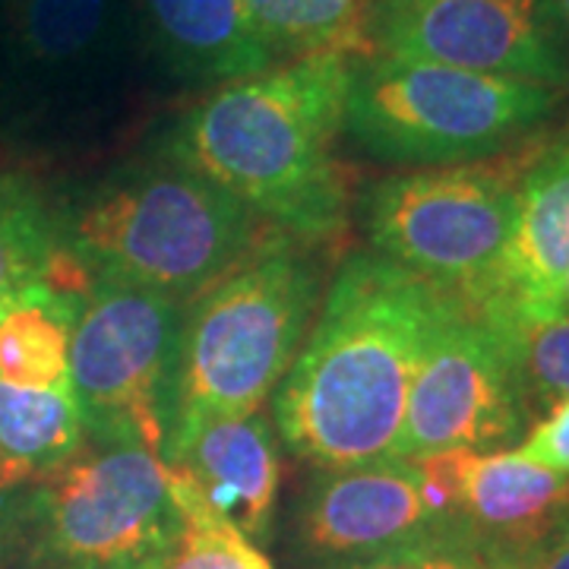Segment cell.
Instances as JSON below:
<instances>
[{
  "instance_id": "1",
  "label": "cell",
  "mask_w": 569,
  "mask_h": 569,
  "mask_svg": "<svg viewBox=\"0 0 569 569\" xmlns=\"http://www.w3.org/2000/svg\"><path fill=\"white\" fill-rule=\"evenodd\" d=\"M456 295L373 250L351 253L276 389L284 447L317 468L396 459L411 380Z\"/></svg>"
},
{
  "instance_id": "2",
  "label": "cell",
  "mask_w": 569,
  "mask_h": 569,
  "mask_svg": "<svg viewBox=\"0 0 569 569\" xmlns=\"http://www.w3.org/2000/svg\"><path fill=\"white\" fill-rule=\"evenodd\" d=\"M348 73V54H313L224 82L181 114L162 156L219 183L301 244L336 241L351 212L348 174L332 152Z\"/></svg>"
},
{
  "instance_id": "3",
  "label": "cell",
  "mask_w": 569,
  "mask_h": 569,
  "mask_svg": "<svg viewBox=\"0 0 569 569\" xmlns=\"http://www.w3.org/2000/svg\"><path fill=\"white\" fill-rule=\"evenodd\" d=\"M323 301L313 250L272 228L183 305L162 462L216 418L253 415L276 396Z\"/></svg>"
},
{
  "instance_id": "4",
  "label": "cell",
  "mask_w": 569,
  "mask_h": 569,
  "mask_svg": "<svg viewBox=\"0 0 569 569\" xmlns=\"http://www.w3.org/2000/svg\"><path fill=\"white\" fill-rule=\"evenodd\" d=\"M61 250L92 282L137 284L187 305L272 224L219 183L162 156L114 168L58 209Z\"/></svg>"
},
{
  "instance_id": "5",
  "label": "cell",
  "mask_w": 569,
  "mask_h": 569,
  "mask_svg": "<svg viewBox=\"0 0 569 569\" xmlns=\"http://www.w3.org/2000/svg\"><path fill=\"white\" fill-rule=\"evenodd\" d=\"M560 96L538 82L367 51L351 58L342 130L377 162L471 164L529 140Z\"/></svg>"
},
{
  "instance_id": "6",
  "label": "cell",
  "mask_w": 569,
  "mask_h": 569,
  "mask_svg": "<svg viewBox=\"0 0 569 569\" xmlns=\"http://www.w3.org/2000/svg\"><path fill=\"white\" fill-rule=\"evenodd\" d=\"M159 456L92 443L0 497V569H130L181 529Z\"/></svg>"
},
{
  "instance_id": "7",
  "label": "cell",
  "mask_w": 569,
  "mask_h": 569,
  "mask_svg": "<svg viewBox=\"0 0 569 569\" xmlns=\"http://www.w3.org/2000/svg\"><path fill=\"white\" fill-rule=\"evenodd\" d=\"M137 32L133 0H0V127L67 140L108 123Z\"/></svg>"
},
{
  "instance_id": "8",
  "label": "cell",
  "mask_w": 569,
  "mask_h": 569,
  "mask_svg": "<svg viewBox=\"0 0 569 569\" xmlns=\"http://www.w3.org/2000/svg\"><path fill=\"white\" fill-rule=\"evenodd\" d=\"M526 162L415 168L373 183L365 197L370 250L447 291L481 295L507 253Z\"/></svg>"
},
{
  "instance_id": "9",
  "label": "cell",
  "mask_w": 569,
  "mask_h": 569,
  "mask_svg": "<svg viewBox=\"0 0 569 569\" xmlns=\"http://www.w3.org/2000/svg\"><path fill=\"white\" fill-rule=\"evenodd\" d=\"M183 305L137 284L92 282L70 339V387L86 440L162 459Z\"/></svg>"
},
{
  "instance_id": "10",
  "label": "cell",
  "mask_w": 569,
  "mask_h": 569,
  "mask_svg": "<svg viewBox=\"0 0 569 569\" xmlns=\"http://www.w3.org/2000/svg\"><path fill=\"white\" fill-rule=\"evenodd\" d=\"M529 421L519 332L503 310L456 295L408 392L396 459L503 447Z\"/></svg>"
},
{
  "instance_id": "11",
  "label": "cell",
  "mask_w": 569,
  "mask_h": 569,
  "mask_svg": "<svg viewBox=\"0 0 569 569\" xmlns=\"http://www.w3.org/2000/svg\"><path fill=\"white\" fill-rule=\"evenodd\" d=\"M377 54L569 89V32L550 0H370Z\"/></svg>"
},
{
  "instance_id": "12",
  "label": "cell",
  "mask_w": 569,
  "mask_h": 569,
  "mask_svg": "<svg viewBox=\"0 0 569 569\" xmlns=\"http://www.w3.org/2000/svg\"><path fill=\"white\" fill-rule=\"evenodd\" d=\"M437 541H468L427 507L411 459L317 468L288 516V553L301 569H351Z\"/></svg>"
},
{
  "instance_id": "13",
  "label": "cell",
  "mask_w": 569,
  "mask_h": 569,
  "mask_svg": "<svg viewBox=\"0 0 569 569\" xmlns=\"http://www.w3.org/2000/svg\"><path fill=\"white\" fill-rule=\"evenodd\" d=\"M569 266V123L522 168L516 219L497 276L475 301L516 323L560 317V284Z\"/></svg>"
},
{
  "instance_id": "14",
  "label": "cell",
  "mask_w": 569,
  "mask_h": 569,
  "mask_svg": "<svg viewBox=\"0 0 569 569\" xmlns=\"http://www.w3.org/2000/svg\"><path fill=\"white\" fill-rule=\"evenodd\" d=\"M279 433L263 411L206 421L164 466L181 468L206 503L250 545H263L276 522Z\"/></svg>"
},
{
  "instance_id": "15",
  "label": "cell",
  "mask_w": 569,
  "mask_h": 569,
  "mask_svg": "<svg viewBox=\"0 0 569 569\" xmlns=\"http://www.w3.org/2000/svg\"><path fill=\"white\" fill-rule=\"evenodd\" d=\"M569 507V478L519 449L471 452L462 481V522L481 560H519Z\"/></svg>"
},
{
  "instance_id": "16",
  "label": "cell",
  "mask_w": 569,
  "mask_h": 569,
  "mask_svg": "<svg viewBox=\"0 0 569 569\" xmlns=\"http://www.w3.org/2000/svg\"><path fill=\"white\" fill-rule=\"evenodd\" d=\"M146 39L174 80L224 86L272 67L241 0H133Z\"/></svg>"
},
{
  "instance_id": "17",
  "label": "cell",
  "mask_w": 569,
  "mask_h": 569,
  "mask_svg": "<svg viewBox=\"0 0 569 569\" xmlns=\"http://www.w3.org/2000/svg\"><path fill=\"white\" fill-rule=\"evenodd\" d=\"M86 447L73 387L29 389L0 380V497L41 481Z\"/></svg>"
},
{
  "instance_id": "18",
  "label": "cell",
  "mask_w": 569,
  "mask_h": 569,
  "mask_svg": "<svg viewBox=\"0 0 569 569\" xmlns=\"http://www.w3.org/2000/svg\"><path fill=\"white\" fill-rule=\"evenodd\" d=\"M82 295L39 282L0 305V380L13 387H70V339Z\"/></svg>"
},
{
  "instance_id": "19",
  "label": "cell",
  "mask_w": 569,
  "mask_h": 569,
  "mask_svg": "<svg viewBox=\"0 0 569 569\" xmlns=\"http://www.w3.org/2000/svg\"><path fill=\"white\" fill-rule=\"evenodd\" d=\"M247 20L272 61H298L313 54L370 51L367 17L370 0H241Z\"/></svg>"
},
{
  "instance_id": "20",
  "label": "cell",
  "mask_w": 569,
  "mask_h": 569,
  "mask_svg": "<svg viewBox=\"0 0 569 569\" xmlns=\"http://www.w3.org/2000/svg\"><path fill=\"white\" fill-rule=\"evenodd\" d=\"M61 260L58 206L29 178L0 174V305L29 284H54Z\"/></svg>"
},
{
  "instance_id": "21",
  "label": "cell",
  "mask_w": 569,
  "mask_h": 569,
  "mask_svg": "<svg viewBox=\"0 0 569 569\" xmlns=\"http://www.w3.org/2000/svg\"><path fill=\"white\" fill-rule=\"evenodd\" d=\"M168 468L171 497L183 516L181 529L162 548H156L130 569H272L257 545H250L241 531L228 526L206 503L203 493L181 468Z\"/></svg>"
},
{
  "instance_id": "22",
  "label": "cell",
  "mask_w": 569,
  "mask_h": 569,
  "mask_svg": "<svg viewBox=\"0 0 569 569\" xmlns=\"http://www.w3.org/2000/svg\"><path fill=\"white\" fill-rule=\"evenodd\" d=\"M516 332L519 370L529 406L550 408L569 399V317L516 323Z\"/></svg>"
},
{
  "instance_id": "23",
  "label": "cell",
  "mask_w": 569,
  "mask_h": 569,
  "mask_svg": "<svg viewBox=\"0 0 569 569\" xmlns=\"http://www.w3.org/2000/svg\"><path fill=\"white\" fill-rule=\"evenodd\" d=\"M519 452L531 462L569 478V399L548 408V415L526 433Z\"/></svg>"
},
{
  "instance_id": "24",
  "label": "cell",
  "mask_w": 569,
  "mask_h": 569,
  "mask_svg": "<svg viewBox=\"0 0 569 569\" xmlns=\"http://www.w3.org/2000/svg\"><path fill=\"white\" fill-rule=\"evenodd\" d=\"M481 553L468 541H437L425 548L402 550V553H389L380 560H370L361 567L351 569H481Z\"/></svg>"
},
{
  "instance_id": "25",
  "label": "cell",
  "mask_w": 569,
  "mask_h": 569,
  "mask_svg": "<svg viewBox=\"0 0 569 569\" xmlns=\"http://www.w3.org/2000/svg\"><path fill=\"white\" fill-rule=\"evenodd\" d=\"M519 569H569V507L541 541L519 557Z\"/></svg>"
},
{
  "instance_id": "26",
  "label": "cell",
  "mask_w": 569,
  "mask_h": 569,
  "mask_svg": "<svg viewBox=\"0 0 569 569\" xmlns=\"http://www.w3.org/2000/svg\"><path fill=\"white\" fill-rule=\"evenodd\" d=\"M550 7H553L557 20L563 22V29L569 32V0H550Z\"/></svg>"
},
{
  "instance_id": "27",
  "label": "cell",
  "mask_w": 569,
  "mask_h": 569,
  "mask_svg": "<svg viewBox=\"0 0 569 569\" xmlns=\"http://www.w3.org/2000/svg\"><path fill=\"white\" fill-rule=\"evenodd\" d=\"M560 317H569V266L567 276H563V284H560Z\"/></svg>"
},
{
  "instance_id": "28",
  "label": "cell",
  "mask_w": 569,
  "mask_h": 569,
  "mask_svg": "<svg viewBox=\"0 0 569 569\" xmlns=\"http://www.w3.org/2000/svg\"><path fill=\"white\" fill-rule=\"evenodd\" d=\"M481 569H519V560H503V557H493V560H485Z\"/></svg>"
},
{
  "instance_id": "29",
  "label": "cell",
  "mask_w": 569,
  "mask_h": 569,
  "mask_svg": "<svg viewBox=\"0 0 569 569\" xmlns=\"http://www.w3.org/2000/svg\"><path fill=\"white\" fill-rule=\"evenodd\" d=\"M0 560H3V553H0Z\"/></svg>"
}]
</instances>
